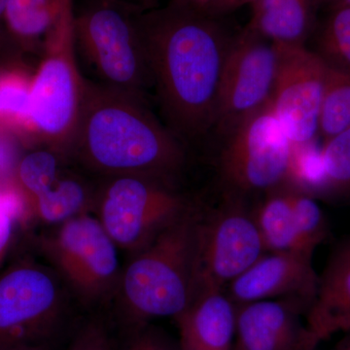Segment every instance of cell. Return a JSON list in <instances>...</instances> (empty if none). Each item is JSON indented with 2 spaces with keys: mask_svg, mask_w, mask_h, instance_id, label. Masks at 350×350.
Here are the masks:
<instances>
[{
  "mask_svg": "<svg viewBox=\"0 0 350 350\" xmlns=\"http://www.w3.org/2000/svg\"><path fill=\"white\" fill-rule=\"evenodd\" d=\"M219 18L165 4L142 9L137 22L167 126L195 142L215 125L231 36Z\"/></svg>",
  "mask_w": 350,
  "mask_h": 350,
  "instance_id": "1",
  "label": "cell"
},
{
  "mask_svg": "<svg viewBox=\"0 0 350 350\" xmlns=\"http://www.w3.org/2000/svg\"><path fill=\"white\" fill-rule=\"evenodd\" d=\"M185 147L144 98L86 80L64 158L100 178L140 175L175 185L187 163Z\"/></svg>",
  "mask_w": 350,
  "mask_h": 350,
  "instance_id": "2",
  "label": "cell"
},
{
  "mask_svg": "<svg viewBox=\"0 0 350 350\" xmlns=\"http://www.w3.org/2000/svg\"><path fill=\"white\" fill-rule=\"evenodd\" d=\"M199 213L189 207L180 217L123 266L112 301L120 331L174 319L192 299L196 232Z\"/></svg>",
  "mask_w": 350,
  "mask_h": 350,
  "instance_id": "3",
  "label": "cell"
},
{
  "mask_svg": "<svg viewBox=\"0 0 350 350\" xmlns=\"http://www.w3.org/2000/svg\"><path fill=\"white\" fill-rule=\"evenodd\" d=\"M76 51L72 3L44 40L29 98V144H44L63 157L79 116L86 82L78 68Z\"/></svg>",
  "mask_w": 350,
  "mask_h": 350,
  "instance_id": "4",
  "label": "cell"
},
{
  "mask_svg": "<svg viewBox=\"0 0 350 350\" xmlns=\"http://www.w3.org/2000/svg\"><path fill=\"white\" fill-rule=\"evenodd\" d=\"M142 9L126 0H86L75 9V32L100 83L144 98L153 81L138 27Z\"/></svg>",
  "mask_w": 350,
  "mask_h": 350,
  "instance_id": "5",
  "label": "cell"
},
{
  "mask_svg": "<svg viewBox=\"0 0 350 350\" xmlns=\"http://www.w3.org/2000/svg\"><path fill=\"white\" fill-rule=\"evenodd\" d=\"M32 241L83 306L92 308L113 301L123 266L119 248L94 213L53 226Z\"/></svg>",
  "mask_w": 350,
  "mask_h": 350,
  "instance_id": "6",
  "label": "cell"
},
{
  "mask_svg": "<svg viewBox=\"0 0 350 350\" xmlns=\"http://www.w3.org/2000/svg\"><path fill=\"white\" fill-rule=\"evenodd\" d=\"M69 291L49 265L29 257L0 271V347H50L69 313Z\"/></svg>",
  "mask_w": 350,
  "mask_h": 350,
  "instance_id": "7",
  "label": "cell"
},
{
  "mask_svg": "<svg viewBox=\"0 0 350 350\" xmlns=\"http://www.w3.org/2000/svg\"><path fill=\"white\" fill-rule=\"evenodd\" d=\"M174 184L140 175L105 177L94 194L93 211L129 256L146 247L190 207Z\"/></svg>",
  "mask_w": 350,
  "mask_h": 350,
  "instance_id": "8",
  "label": "cell"
},
{
  "mask_svg": "<svg viewBox=\"0 0 350 350\" xmlns=\"http://www.w3.org/2000/svg\"><path fill=\"white\" fill-rule=\"evenodd\" d=\"M292 152L293 145L269 103L226 137L221 178L231 195L268 193L286 184Z\"/></svg>",
  "mask_w": 350,
  "mask_h": 350,
  "instance_id": "9",
  "label": "cell"
},
{
  "mask_svg": "<svg viewBox=\"0 0 350 350\" xmlns=\"http://www.w3.org/2000/svg\"><path fill=\"white\" fill-rule=\"evenodd\" d=\"M239 196H228L222 206L200 216L196 232L192 297L228 285L266 252L253 214Z\"/></svg>",
  "mask_w": 350,
  "mask_h": 350,
  "instance_id": "10",
  "label": "cell"
},
{
  "mask_svg": "<svg viewBox=\"0 0 350 350\" xmlns=\"http://www.w3.org/2000/svg\"><path fill=\"white\" fill-rule=\"evenodd\" d=\"M278 66L275 43L245 27L234 36L221 77L213 130L228 137L244 120L269 105Z\"/></svg>",
  "mask_w": 350,
  "mask_h": 350,
  "instance_id": "11",
  "label": "cell"
},
{
  "mask_svg": "<svg viewBox=\"0 0 350 350\" xmlns=\"http://www.w3.org/2000/svg\"><path fill=\"white\" fill-rule=\"evenodd\" d=\"M275 45L278 66L271 109L293 146L312 144L319 137L328 66L306 45Z\"/></svg>",
  "mask_w": 350,
  "mask_h": 350,
  "instance_id": "12",
  "label": "cell"
},
{
  "mask_svg": "<svg viewBox=\"0 0 350 350\" xmlns=\"http://www.w3.org/2000/svg\"><path fill=\"white\" fill-rule=\"evenodd\" d=\"M319 276L312 257L298 252H265L225 289L234 305L290 299L310 306Z\"/></svg>",
  "mask_w": 350,
  "mask_h": 350,
  "instance_id": "13",
  "label": "cell"
},
{
  "mask_svg": "<svg viewBox=\"0 0 350 350\" xmlns=\"http://www.w3.org/2000/svg\"><path fill=\"white\" fill-rule=\"evenodd\" d=\"M234 350H314L320 344L306 322L308 306L280 299L236 305Z\"/></svg>",
  "mask_w": 350,
  "mask_h": 350,
  "instance_id": "14",
  "label": "cell"
},
{
  "mask_svg": "<svg viewBox=\"0 0 350 350\" xmlns=\"http://www.w3.org/2000/svg\"><path fill=\"white\" fill-rule=\"evenodd\" d=\"M174 320L178 329L179 350H234L236 305L225 291L196 293Z\"/></svg>",
  "mask_w": 350,
  "mask_h": 350,
  "instance_id": "15",
  "label": "cell"
},
{
  "mask_svg": "<svg viewBox=\"0 0 350 350\" xmlns=\"http://www.w3.org/2000/svg\"><path fill=\"white\" fill-rule=\"evenodd\" d=\"M306 322L320 342L337 334L350 333V241L336 250L319 276Z\"/></svg>",
  "mask_w": 350,
  "mask_h": 350,
  "instance_id": "16",
  "label": "cell"
},
{
  "mask_svg": "<svg viewBox=\"0 0 350 350\" xmlns=\"http://www.w3.org/2000/svg\"><path fill=\"white\" fill-rule=\"evenodd\" d=\"M320 0H258L245 29L280 45H306Z\"/></svg>",
  "mask_w": 350,
  "mask_h": 350,
  "instance_id": "17",
  "label": "cell"
},
{
  "mask_svg": "<svg viewBox=\"0 0 350 350\" xmlns=\"http://www.w3.org/2000/svg\"><path fill=\"white\" fill-rule=\"evenodd\" d=\"M73 0H8L6 36L23 50H42L44 40Z\"/></svg>",
  "mask_w": 350,
  "mask_h": 350,
  "instance_id": "18",
  "label": "cell"
},
{
  "mask_svg": "<svg viewBox=\"0 0 350 350\" xmlns=\"http://www.w3.org/2000/svg\"><path fill=\"white\" fill-rule=\"evenodd\" d=\"M96 189L77 174L62 170L49 190L27 204L29 221L45 226L61 224L80 214L91 213Z\"/></svg>",
  "mask_w": 350,
  "mask_h": 350,
  "instance_id": "19",
  "label": "cell"
},
{
  "mask_svg": "<svg viewBox=\"0 0 350 350\" xmlns=\"http://www.w3.org/2000/svg\"><path fill=\"white\" fill-rule=\"evenodd\" d=\"M268 193L253 214L265 250L308 255L304 252L297 234L289 186L285 184Z\"/></svg>",
  "mask_w": 350,
  "mask_h": 350,
  "instance_id": "20",
  "label": "cell"
},
{
  "mask_svg": "<svg viewBox=\"0 0 350 350\" xmlns=\"http://www.w3.org/2000/svg\"><path fill=\"white\" fill-rule=\"evenodd\" d=\"M32 75L22 66L0 68V130L29 142Z\"/></svg>",
  "mask_w": 350,
  "mask_h": 350,
  "instance_id": "21",
  "label": "cell"
},
{
  "mask_svg": "<svg viewBox=\"0 0 350 350\" xmlns=\"http://www.w3.org/2000/svg\"><path fill=\"white\" fill-rule=\"evenodd\" d=\"M64 157L49 148L31 152L16 163L12 179L27 204L52 187L62 172Z\"/></svg>",
  "mask_w": 350,
  "mask_h": 350,
  "instance_id": "22",
  "label": "cell"
},
{
  "mask_svg": "<svg viewBox=\"0 0 350 350\" xmlns=\"http://www.w3.org/2000/svg\"><path fill=\"white\" fill-rule=\"evenodd\" d=\"M314 52L330 68L350 72V7L329 9L317 31Z\"/></svg>",
  "mask_w": 350,
  "mask_h": 350,
  "instance_id": "23",
  "label": "cell"
},
{
  "mask_svg": "<svg viewBox=\"0 0 350 350\" xmlns=\"http://www.w3.org/2000/svg\"><path fill=\"white\" fill-rule=\"evenodd\" d=\"M350 128V72L328 66L319 120V137L326 140Z\"/></svg>",
  "mask_w": 350,
  "mask_h": 350,
  "instance_id": "24",
  "label": "cell"
},
{
  "mask_svg": "<svg viewBox=\"0 0 350 350\" xmlns=\"http://www.w3.org/2000/svg\"><path fill=\"white\" fill-rule=\"evenodd\" d=\"M323 163L322 194L332 197L350 195V128L324 140L321 145Z\"/></svg>",
  "mask_w": 350,
  "mask_h": 350,
  "instance_id": "25",
  "label": "cell"
},
{
  "mask_svg": "<svg viewBox=\"0 0 350 350\" xmlns=\"http://www.w3.org/2000/svg\"><path fill=\"white\" fill-rule=\"evenodd\" d=\"M290 195L295 226L301 248L306 254L313 256L317 246L323 243L327 237L325 216L312 196L292 187H290Z\"/></svg>",
  "mask_w": 350,
  "mask_h": 350,
  "instance_id": "26",
  "label": "cell"
},
{
  "mask_svg": "<svg viewBox=\"0 0 350 350\" xmlns=\"http://www.w3.org/2000/svg\"><path fill=\"white\" fill-rule=\"evenodd\" d=\"M27 222V204L12 177L0 178V271L12 246L18 226Z\"/></svg>",
  "mask_w": 350,
  "mask_h": 350,
  "instance_id": "27",
  "label": "cell"
},
{
  "mask_svg": "<svg viewBox=\"0 0 350 350\" xmlns=\"http://www.w3.org/2000/svg\"><path fill=\"white\" fill-rule=\"evenodd\" d=\"M121 332V342L115 350H179L178 344L152 323Z\"/></svg>",
  "mask_w": 350,
  "mask_h": 350,
  "instance_id": "28",
  "label": "cell"
},
{
  "mask_svg": "<svg viewBox=\"0 0 350 350\" xmlns=\"http://www.w3.org/2000/svg\"><path fill=\"white\" fill-rule=\"evenodd\" d=\"M68 350H115V340L107 320L93 315L78 327Z\"/></svg>",
  "mask_w": 350,
  "mask_h": 350,
  "instance_id": "29",
  "label": "cell"
},
{
  "mask_svg": "<svg viewBox=\"0 0 350 350\" xmlns=\"http://www.w3.org/2000/svg\"><path fill=\"white\" fill-rule=\"evenodd\" d=\"M163 1H165V4H174V5L217 18L215 16L216 0H163ZM159 2L160 0H144L145 9L159 6Z\"/></svg>",
  "mask_w": 350,
  "mask_h": 350,
  "instance_id": "30",
  "label": "cell"
},
{
  "mask_svg": "<svg viewBox=\"0 0 350 350\" xmlns=\"http://www.w3.org/2000/svg\"><path fill=\"white\" fill-rule=\"evenodd\" d=\"M8 0H0V50L3 47L5 42V27H4V14Z\"/></svg>",
  "mask_w": 350,
  "mask_h": 350,
  "instance_id": "31",
  "label": "cell"
},
{
  "mask_svg": "<svg viewBox=\"0 0 350 350\" xmlns=\"http://www.w3.org/2000/svg\"><path fill=\"white\" fill-rule=\"evenodd\" d=\"M231 0H216L215 1V16L219 18L221 16L229 13V6Z\"/></svg>",
  "mask_w": 350,
  "mask_h": 350,
  "instance_id": "32",
  "label": "cell"
},
{
  "mask_svg": "<svg viewBox=\"0 0 350 350\" xmlns=\"http://www.w3.org/2000/svg\"><path fill=\"white\" fill-rule=\"evenodd\" d=\"M320 4L325 5L329 10L336 7H350V0H320Z\"/></svg>",
  "mask_w": 350,
  "mask_h": 350,
  "instance_id": "33",
  "label": "cell"
},
{
  "mask_svg": "<svg viewBox=\"0 0 350 350\" xmlns=\"http://www.w3.org/2000/svg\"><path fill=\"white\" fill-rule=\"evenodd\" d=\"M0 350H51L50 347L34 345H17V347H0Z\"/></svg>",
  "mask_w": 350,
  "mask_h": 350,
  "instance_id": "34",
  "label": "cell"
},
{
  "mask_svg": "<svg viewBox=\"0 0 350 350\" xmlns=\"http://www.w3.org/2000/svg\"><path fill=\"white\" fill-rule=\"evenodd\" d=\"M256 1L258 0H231L229 6V13L239 8V7H243L246 5V4H253Z\"/></svg>",
  "mask_w": 350,
  "mask_h": 350,
  "instance_id": "35",
  "label": "cell"
},
{
  "mask_svg": "<svg viewBox=\"0 0 350 350\" xmlns=\"http://www.w3.org/2000/svg\"><path fill=\"white\" fill-rule=\"evenodd\" d=\"M347 337L338 342L337 347L333 350H350V333L347 334Z\"/></svg>",
  "mask_w": 350,
  "mask_h": 350,
  "instance_id": "36",
  "label": "cell"
},
{
  "mask_svg": "<svg viewBox=\"0 0 350 350\" xmlns=\"http://www.w3.org/2000/svg\"><path fill=\"white\" fill-rule=\"evenodd\" d=\"M126 1L131 2V3L135 4V5L145 9L144 0H126Z\"/></svg>",
  "mask_w": 350,
  "mask_h": 350,
  "instance_id": "37",
  "label": "cell"
}]
</instances>
